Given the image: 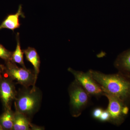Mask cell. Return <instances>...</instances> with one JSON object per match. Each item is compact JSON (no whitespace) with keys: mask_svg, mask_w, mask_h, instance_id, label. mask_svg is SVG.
Returning <instances> with one entry per match:
<instances>
[{"mask_svg":"<svg viewBox=\"0 0 130 130\" xmlns=\"http://www.w3.org/2000/svg\"><path fill=\"white\" fill-rule=\"evenodd\" d=\"M68 71L74 76L75 79L90 95L96 98L104 95V92L99 84L93 78L89 72L85 73L69 68Z\"/></svg>","mask_w":130,"mask_h":130,"instance_id":"8992f818","label":"cell"},{"mask_svg":"<svg viewBox=\"0 0 130 130\" xmlns=\"http://www.w3.org/2000/svg\"><path fill=\"white\" fill-rule=\"evenodd\" d=\"M114 64L119 72L130 78V48L118 56Z\"/></svg>","mask_w":130,"mask_h":130,"instance_id":"9c48e42d","label":"cell"},{"mask_svg":"<svg viewBox=\"0 0 130 130\" xmlns=\"http://www.w3.org/2000/svg\"><path fill=\"white\" fill-rule=\"evenodd\" d=\"M88 72L103 92L116 96L127 105L130 102V78L120 72L106 74L93 70Z\"/></svg>","mask_w":130,"mask_h":130,"instance_id":"6da1fadb","label":"cell"},{"mask_svg":"<svg viewBox=\"0 0 130 130\" xmlns=\"http://www.w3.org/2000/svg\"><path fill=\"white\" fill-rule=\"evenodd\" d=\"M1 68L3 72L16 84H19L23 87L29 88L32 86L35 88L36 82L35 80L34 71L27 69L26 68L19 67L16 63L11 60L5 61V65H2Z\"/></svg>","mask_w":130,"mask_h":130,"instance_id":"3957f363","label":"cell"},{"mask_svg":"<svg viewBox=\"0 0 130 130\" xmlns=\"http://www.w3.org/2000/svg\"><path fill=\"white\" fill-rule=\"evenodd\" d=\"M103 110V109L102 108H95L92 111V113H91L92 117L93 118L98 120L101 115Z\"/></svg>","mask_w":130,"mask_h":130,"instance_id":"2e32d148","label":"cell"},{"mask_svg":"<svg viewBox=\"0 0 130 130\" xmlns=\"http://www.w3.org/2000/svg\"><path fill=\"white\" fill-rule=\"evenodd\" d=\"M2 73V70L1 68H0V81L1 80L2 78L3 77Z\"/></svg>","mask_w":130,"mask_h":130,"instance_id":"e0dca14e","label":"cell"},{"mask_svg":"<svg viewBox=\"0 0 130 130\" xmlns=\"http://www.w3.org/2000/svg\"><path fill=\"white\" fill-rule=\"evenodd\" d=\"M23 51L26 60L33 66L35 74V80L36 82L40 71L41 61L40 56L37 51L34 48L28 47Z\"/></svg>","mask_w":130,"mask_h":130,"instance_id":"30bf717a","label":"cell"},{"mask_svg":"<svg viewBox=\"0 0 130 130\" xmlns=\"http://www.w3.org/2000/svg\"><path fill=\"white\" fill-rule=\"evenodd\" d=\"M0 116V125L3 130H12L14 122V112L11 108L4 109Z\"/></svg>","mask_w":130,"mask_h":130,"instance_id":"7c38bea8","label":"cell"},{"mask_svg":"<svg viewBox=\"0 0 130 130\" xmlns=\"http://www.w3.org/2000/svg\"><path fill=\"white\" fill-rule=\"evenodd\" d=\"M31 119L23 114L14 112L13 130H30Z\"/></svg>","mask_w":130,"mask_h":130,"instance_id":"8fae6325","label":"cell"},{"mask_svg":"<svg viewBox=\"0 0 130 130\" xmlns=\"http://www.w3.org/2000/svg\"><path fill=\"white\" fill-rule=\"evenodd\" d=\"M20 16L25 18L24 14L22 11L21 5L19 6L18 11L15 14H10L5 18L0 25V30L3 29H8L14 31V30L20 27L19 18Z\"/></svg>","mask_w":130,"mask_h":130,"instance_id":"ba28073f","label":"cell"},{"mask_svg":"<svg viewBox=\"0 0 130 130\" xmlns=\"http://www.w3.org/2000/svg\"><path fill=\"white\" fill-rule=\"evenodd\" d=\"M3 130V129L2 127V126H1V125H0V130Z\"/></svg>","mask_w":130,"mask_h":130,"instance_id":"ac0fdd59","label":"cell"},{"mask_svg":"<svg viewBox=\"0 0 130 130\" xmlns=\"http://www.w3.org/2000/svg\"><path fill=\"white\" fill-rule=\"evenodd\" d=\"M17 44L15 50L12 53L11 60L15 63L21 65L22 67H26L24 61V54L23 50L21 49L20 40L19 33L18 32L16 36Z\"/></svg>","mask_w":130,"mask_h":130,"instance_id":"4fadbf2b","label":"cell"},{"mask_svg":"<svg viewBox=\"0 0 130 130\" xmlns=\"http://www.w3.org/2000/svg\"><path fill=\"white\" fill-rule=\"evenodd\" d=\"M17 93L13 81L8 76H3L0 81V99L4 109L11 108Z\"/></svg>","mask_w":130,"mask_h":130,"instance_id":"52a82bcc","label":"cell"},{"mask_svg":"<svg viewBox=\"0 0 130 130\" xmlns=\"http://www.w3.org/2000/svg\"><path fill=\"white\" fill-rule=\"evenodd\" d=\"M42 98L41 92L37 87L19 89L14 101L15 111L31 119L40 108Z\"/></svg>","mask_w":130,"mask_h":130,"instance_id":"7a4b0ae2","label":"cell"},{"mask_svg":"<svg viewBox=\"0 0 130 130\" xmlns=\"http://www.w3.org/2000/svg\"><path fill=\"white\" fill-rule=\"evenodd\" d=\"M12 52L9 51L5 48V47L0 44V58L5 61L11 60Z\"/></svg>","mask_w":130,"mask_h":130,"instance_id":"5bb4252c","label":"cell"},{"mask_svg":"<svg viewBox=\"0 0 130 130\" xmlns=\"http://www.w3.org/2000/svg\"><path fill=\"white\" fill-rule=\"evenodd\" d=\"M68 92L71 114L73 117H79L89 104L90 95L75 79L69 86Z\"/></svg>","mask_w":130,"mask_h":130,"instance_id":"277c9868","label":"cell"},{"mask_svg":"<svg viewBox=\"0 0 130 130\" xmlns=\"http://www.w3.org/2000/svg\"><path fill=\"white\" fill-rule=\"evenodd\" d=\"M98 120L102 122H110V115L107 109H103L101 115L100 116V119Z\"/></svg>","mask_w":130,"mask_h":130,"instance_id":"9a60e30c","label":"cell"},{"mask_svg":"<svg viewBox=\"0 0 130 130\" xmlns=\"http://www.w3.org/2000/svg\"><path fill=\"white\" fill-rule=\"evenodd\" d=\"M108 100L107 110L110 115V123L119 125L123 123L129 112L127 105L122 100L109 93L104 92Z\"/></svg>","mask_w":130,"mask_h":130,"instance_id":"5b68a950","label":"cell"}]
</instances>
